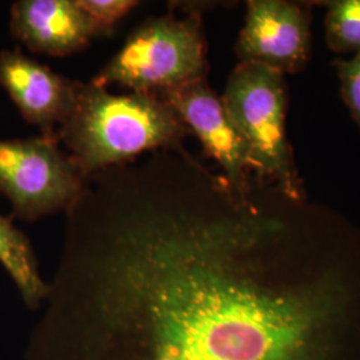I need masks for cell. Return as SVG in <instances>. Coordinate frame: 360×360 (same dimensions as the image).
<instances>
[{
  "label": "cell",
  "mask_w": 360,
  "mask_h": 360,
  "mask_svg": "<svg viewBox=\"0 0 360 360\" xmlns=\"http://www.w3.org/2000/svg\"><path fill=\"white\" fill-rule=\"evenodd\" d=\"M304 202L186 148L92 174L25 360H321L348 291L287 257Z\"/></svg>",
  "instance_id": "1"
},
{
  "label": "cell",
  "mask_w": 360,
  "mask_h": 360,
  "mask_svg": "<svg viewBox=\"0 0 360 360\" xmlns=\"http://www.w3.org/2000/svg\"><path fill=\"white\" fill-rule=\"evenodd\" d=\"M188 134L175 110L155 92L116 95L77 82L75 105L58 131L84 176L160 150H181Z\"/></svg>",
  "instance_id": "2"
},
{
  "label": "cell",
  "mask_w": 360,
  "mask_h": 360,
  "mask_svg": "<svg viewBox=\"0 0 360 360\" xmlns=\"http://www.w3.org/2000/svg\"><path fill=\"white\" fill-rule=\"evenodd\" d=\"M207 72L202 13L191 7L183 18L169 13L136 27L91 82L158 94L203 80Z\"/></svg>",
  "instance_id": "3"
},
{
  "label": "cell",
  "mask_w": 360,
  "mask_h": 360,
  "mask_svg": "<svg viewBox=\"0 0 360 360\" xmlns=\"http://www.w3.org/2000/svg\"><path fill=\"white\" fill-rule=\"evenodd\" d=\"M221 103L255 166V175L290 199L304 193L285 131L284 75L257 63H238Z\"/></svg>",
  "instance_id": "4"
},
{
  "label": "cell",
  "mask_w": 360,
  "mask_h": 360,
  "mask_svg": "<svg viewBox=\"0 0 360 360\" xmlns=\"http://www.w3.org/2000/svg\"><path fill=\"white\" fill-rule=\"evenodd\" d=\"M59 139L34 136L0 139V193L13 206V217L25 221L67 212L83 193L87 176Z\"/></svg>",
  "instance_id": "5"
},
{
  "label": "cell",
  "mask_w": 360,
  "mask_h": 360,
  "mask_svg": "<svg viewBox=\"0 0 360 360\" xmlns=\"http://www.w3.org/2000/svg\"><path fill=\"white\" fill-rule=\"evenodd\" d=\"M311 16L306 6L283 0L247 1L235 52L239 63L266 65L282 75L302 71L311 53Z\"/></svg>",
  "instance_id": "6"
},
{
  "label": "cell",
  "mask_w": 360,
  "mask_h": 360,
  "mask_svg": "<svg viewBox=\"0 0 360 360\" xmlns=\"http://www.w3.org/2000/svg\"><path fill=\"white\" fill-rule=\"evenodd\" d=\"M158 94L175 110L188 132L195 134L207 156L218 163L232 188L247 193L257 178L255 166L221 99L206 79Z\"/></svg>",
  "instance_id": "7"
},
{
  "label": "cell",
  "mask_w": 360,
  "mask_h": 360,
  "mask_svg": "<svg viewBox=\"0 0 360 360\" xmlns=\"http://www.w3.org/2000/svg\"><path fill=\"white\" fill-rule=\"evenodd\" d=\"M0 86L28 124L43 136L58 139L55 127L74 110L77 82L15 49L0 52Z\"/></svg>",
  "instance_id": "8"
},
{
  "label": "cell",
  "mask_w": 360,
  "mask_h": 360,
  "mask_svg": "<svg viewBox=\"0 0 360 360\" xmlns=\"http://www.w3.org/2000/svg\"><path fill=\"white\" fill-rule=\"evenodd\" d=\"M10 32L30 51L59 58L103 38L77 0H19L11 7Z\"/></svg>",
  "instance_id": "9"
},
{
  "label": "cell",
  "mask_w": 360,
  "mask_h": 360,
  "mask_svg": "<svg viewBox=\"0 0 360 360\" xmlns=\"http://www.w3.org/2000/svg\"><path fill=\"white\" fill-rule=\"evenodd\" d=\"M0 264L10 275L23 302L37 309L44 300L49 283L39 270L30 239L8 218L0 215Z\"/></svg>",
  "instance_id": "10"
},
{
  "label": "cell",
  "mask_w": 360,
  "mask_h": 360,
  "mask_svg": "<svg viewBox=\"0 0 360 360\" xmlns=\"http://www.w3.org/2000/svg\"><path fill=\"white\" fill-rule=\"evenodd\" d=\"M326 41L338 53H360V0L327 3Z\"/></svg>",
  "instance_id": "11"
},
{
  "label": "cell",
  "mask_w": 360,
  "mask_h": 360,
  "mask_svg": "<svg viewBox=\"0 0 360 360\" xmlns=\"http://www.w3.org/2000/svg\"><path fill=\"white\" fill-rule=\"evenodd\" d=\"M77 3L99 27L103 37L111 35L116 23L139 6L136 0H77Z\"/></svg>",
  "instance_id": "12"
},
{
  "label": "cell",
  "mask_w": 360,
  "mask_h": 360,
  "mask_svg": "<svg viewBox=\"0 0 360 360\" xmlns=\"http://www.w3.org/2000/svg\"><path fill=\"white\" fill-rule=\"evenodd\" d=\"M335 65L342 98L360 129V53L352 55L348 60H338Z\"/></svg>",
  "instance_id": "13"
}]
</instances>
